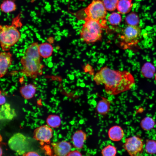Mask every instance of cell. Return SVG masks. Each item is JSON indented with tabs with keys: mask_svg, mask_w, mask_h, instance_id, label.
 Returning a JSON list of instances; mask_svg holds the SVG:
<instances>
[{
	"mask_svg": "<svg viewBox=\"0 0 156 156\" xmlns=\"http://www.w3.org/2000/svg\"><path fill=\"white\" fill-rule=\"evenodd\" d=\"M143 147V141L138 137L133 136L125 139L124 148L131 156H141Z\"/></svg>",
	"mask_w": 156,
	"mask_h": 156,
	"instance_id": "cell-7",
	"label": "cell"
},
{
	"mask_svg": "<svg viewBox=\"0 0 156 156\" xmlns=\"http://www.w3.org/2000/svg\"><path fill=\"white\" fill-rule=\"evenodd\" d=\"M155 72L153 65L150 63H145L142 66V73L144 77L147 78L152 77Z\"/></svg>",
	"mask_w": 156,
	"mask_h": 156,
	"instance_id": "cell-21",
	"label": "cell"
},
{
	"mask_svg": "<svg viewBox=\"0 0 156 156\" xmlns=\"http://www.w3.org/2000/svg\"><path fill=\"white\" fill-rule=\"evenodd\" d=\"M24 155L25 156H40L37 152L33 151H28Z\"/></svg>",
	"mask_w": 156,
	"mask_h": 156,
	"instance_id": "cell-30",
	"label": "cell"
},
{
	"mask_svg": "<svg viewBox=\"0 0 156 156\" xmlns=\"http://www.w3.org/2000/svg\"><path fill=\"white\" fill-rule=\"evenodd\" d=\"M141 32L140 27L138 25H128L124 29L120 36L122 41L121 43L128 45L133 44L140 38Z\"/></svg>",
	"mask_w": 156,
	"mask_h": 156,
	"instance_id": "cell-8",
	"label": "cell"
},
{
	"mask_svg": "<svg viewBox=\"0 0 156 156\" xmlns=\"http://www.w3.org/2000/svg\"><path fill=\"white\" fill-rule=\"evenodd\" d=\"M20 62L22 65L21 72L23 75L35 79L42 74L44 66L41 63L40 60L24 55L21 58Z\"/></svg>",
	"mask_w": 156,
	"mask_h": 156,
	"instance_id": "cell-4",
	"label": "cell"
},
{
	"mask_svg": "<svg viewBox=\"0 0 156 156\" xmlns=\"http://www.w3.org/2000/svg\"><path fill=\"white\" fill-rule=\"evenodd\" d=\"M108 20L111 25L115 26L120 24L122 21V18L120 15L119 13L113 12L108 16Z\"/></svg>",
	"mask_w": 156,
	"mask_h": 156,
	"instance_id": "cell-25",
	"label": "cell"
},
{
	"mask_svg": "<svg viewBox=\"0 0 156 156\" xmlns=\"http://www.w3.org/2000/svg\"><path fill=\"white\" fill-rule=\"evenodd\" d=\"M0 9L3 12L8 13L15 11L16 6L13 0H4L0 5Z\"/></svg>",
	"mask_w": 156,
	"mask_h": 156,
	"instance_id": "cell-20",
	"label": "cell"
},
{
	"mask_svg": "<svg viewBox=\"0 0 156 156\" xmlns=\"http://www.w3.org/2000/svg\"><path fill=\"white\" fill-rule=\"evenodd\" d=\"M52 145L54 153L57 156H66L71 149L70 143L65 141L53 143Z\"/></svg>",
	"mask_w": 156,
	"mask_h": 156,
	"instance_id": "cell-11",
	"label": "cell"
},
{
	"mask_svg": "<svg viewBox=\"0 0 156 156\" xmlns=\"http://www.w3.org/2000/svg\"><path fill=\"white\" fill-rule=\"evenodd\" d=\"M8 143L10 148L20 155H24L29 149L30 144L27 137L20 133L14 134Z\"/></svg>",
	"mask_w": 156,
	"mask_h": 156,
	"instance_id": "cell-6",
	"label": "cell"
},
{
	"mask_svg": "<svg viewBox=\"0 0 156 156\" xmlns=\"http://www.w3.org/2000/svg\"><path fill=\"white\" fill-rule=\"evenodd\" d=\"M12 61V55L10 52L4 51L0 53V78L7 73Z\"/></svg>",
	"mask_w": 156,
	"mask_h": 156,
	"instance_id": "cell-10",
	"label": "cell"
},
{
	"mask_svg": "<svg viewBox=\"0 0 156 156\" xmlns=\"http://www.w3.org/2000/svg\"><path fill=\"white\" fill-rule=\"evenodd\" d=\"M132 0H119L118 3L116 8L120 13L124 14L130 12L133 4Z\"/></svg>",
	"mask_w": 156,
	"mask_h": 156,
	"instance_id": "cell-18",
	"label": "cell"
},
{
	"mask_svg": "<svg viewBox=\"0 0 156 156\" xmlns=\"http://www.w3.org/2000/svg\"><path fill=\"white\" fill-rule=\"evenodd\" d=\"M116 148L110 145L104 148L101 152L102 156H116Z\"/></svg>",
	"mask_w": 156,
	"mask_h": 156,
	"instance_id": "cell-27",
	"label": "cell"
},
{
	"mask_svg": "<svg viewBox=\"0 0 156 156\" xmlns=\"http://www.w3.org/2000/svg\"><path fill=\"white\" fill-rule=\"evenodd\" d=\"M53 136V130L47 125H43L36 128L34 132V138L38 141L49 143Z\"/></svg>",
	"mask_w": 156,
	"mask_h": 156,
	"instance_id": "cell-9",
	"label": "cell"
},
{
	"mask_svg": "<svg viewBox=\"0 0 156 156\" xmlns=\"http://www.w3.org/2000/svg\"><path fill=\"white\" fill-rule=\"evenodd\" d=\"M109 139L113 141H118L123 137L124 135V131L120 126L115 125L111 127L108 132Z\"/></svg>",
	"mask_w": 156,
	"mask_h": 156,
	"instance_id": "cell-14",
	"label": "cell"
},
{
	"mask_svg": "<svg viewBox=\"0 0 156 156\" xmlns=\"http://www.w3.org/2000/svg\"><path fill=\"white\" fill-rule=\"evenodd\" d=\"M14 20V23L13 21L11 25H0V45L3 51L9 50L21 38L18 25L15 23V18Z\"/></svg>",
	"mask_w": 156,
	"mask_h": 156,
	"instance_id": "cell-3",
	"label": "cell"
},
{
	"mask_svg": "<svg viewBox=\"0 0 156 156\" xmlns=\"http://www.w3.org/2000/svg\"><path fill=\"white\" fill-rule=\"evenodd\" d=\"M36 87L34 84L25 85L20 88V92L22 96L25 99L32 98L36 91Z\"/></svg>",
	"mask_w": 156,
	"mask_h": 156,
	"instance_id": "cell-15",
	"label": "cell"
},
{
	"mask_svg": "<svg viewBox=\"0 0 156 156\" xmlns=\"http://www.w3.org/2000/svg\"><path fill=\"white\" fill-rule=\"evenodd\" d=\"M97 105L96 110L97 113L102 115L107 114L110 110L111 102L107 99L102 97Z\"/></svg>",
	"mask_w": 156,
	"mask_h": 156,
	"instance_id": "cell-16",
	"label": "cell"
},
{
	"mask_svg": "<svg viewBox=\"0 0 156 156\" xmlns=\"http://www.w3.org/2000/svg\"><path fill=\"white\" fill-rule=\"evenodd\" d=\"M38 49L40 56L45 58L49 57L52 55L53 48L50 44L45 42L39 45Z\"/></svg>",
	"mask_w": 156,
	"mask_h": 156,
	"instance_id": "cell-17",
	"label": "cell"
},
{
	"mask_svg": "<svg viewBox=\"0 0 156 156\" xmlns=\"http://www.w3.org/2000/svg\"><path fill=\"white\" fill-rule=\"evenodd\" d=\"M145 150L146 153L150 154H153L156 153V141L149 140L146 141Z\"/></svg>",
	"mask_w": 156,
	"mask_h": 156,
	"instance_id": "cell-26",
	"label": "cell"
},
{
	"mask_svg": "<svg viewBox=\"0 0 156 156\" xmlns=\"http://www.w3.org/2000/svg\"><path fill=\"white\" fill-rule=\"evenodd\" d=\"M125 21L128 25L136 26L139 23L140 19L136 14L132 12L126 16Z\"/></svg>",
	"mask_w": 156,
	"mask_h": 156,
	"instance_id": "cell-24",
	"label": "cell"
},
{
	"mask_svg": "<svg viewBox=\"0 0 156 156\" xmlns=\"http://www.w3.org/2000/svg\"><path fill=\"white\" fill-rule=\"evenodd\" d=\"M14 109L8 103H5L0 108V121L11 120L16 116Z\"/></svg>",
	"mask_w": 156,
	"mask_h": 156,
	"instance_id": "cell-12",
	"label": "cell"
},
{
	"mask_svg": "<svg viewBox=\"0 0 156 156\" xmlns=\"http://www.w3.org/2000/svg\"><path fill=\"white\" fill-rule=\"evenodd\" d=\"M80 33L81 40L87 44L94 43L102 38V29L105 24L100 21L85 18Z\"/></svg>",
	"mask_w": 156,
	"mask_h": 156,
	"instance_id": "cell-2",
	"label": "cell"
},
{
	"mask_svg": "<svg viewBox=\"0 0 156 156\" xmlns=\"http://www.w3.org/2000/svg\"><path fill=\"white\" fill-rule=\"evenodd\" d=\"M81 0V1H83V0Z\"/></svg>",
	"mask_w": 156,
	"mask_h": 156,
	"instance_id": "cell-34",
	"label": "cell"
},
{
	"mask_svg": "<svg viewBox=\"0 0 156 156\" xmlns=\"http://www.w3.org/2000/svg\"><path fill=\"white\" fill-rule=\"evenodd\" d=\"M2 150L1 147L0 146V156H2Z\"/></svg>",
	"mask_w": 156,
	"mask_h": 156,
	"instance_id": "cell-32",
	"label": "cell"
},
{
	"mask_svg": "<svg viewBox=\"0 0 156 156\" xmlns=\"http://www.w3.org/2000/svg\"><path fill=\"white\" fill-rule=\"evenodd\" d=\"M84 12L87 16L86 18L105 22L104 19L107 15V10L103 1L100 0H93L85 9Z\"/></svg>",
	"mask_w": 156,
	"mask_h": 156,
	"instance_id": "cell-5",
	"label": "cell"
},
{
	"mask_svg": "<svg viewBox=\"0 0 156 156\" xmlns=\"http://www.w3.org/2000/svg\"><path fill=\"white\" fill-rule=\"evenodd\" d=\"M37 42H34L31 44L27 49L25 55L35 59L40 60L41 56L39 53Z\"/></svg>",
	"mask_w": 156,
	"mask_h": 156,
	"instance_id": "cell-19",
	"label": "cell"
},
{
	"mask_svg": "<svg viewBox=\"0 0 156 156\" xmlns=\"http://www.w3.org/2000/svg\"><path fill=\"white\" fill-rule=\"evenodd\" d=\"M87 139L86 133L81 130L76 131L73 134L72 140L74 146L78 149L82 148Z\"/></svg>",
	"mask_w": 156,
	"mask_h": 156,
	"instance_id": "cell-13",
	"label": "cell"
},
{
	"mask_svg": "<svg viewBox=\"0 0 156 156\" xmlns=\"http://www.w3.org/2000/svg\"><path fill=\"white\" fill-rule=\"evenodd\" d=\"M6 101V99L5 97L2 95L0 90V105L5 104Z\"/></svg>",
	"mask_w": 156,
	"mask_h": 156,
	"instance_id": "cell-31",
	"label": "cell"
},
{
	"mask_svg": "<svg viewBox=\"0 0 156 156\" xmlns=\"http://www.w3.org/2000/svg\"><path fill=\"white\" fill-rule=\"evenodd\" d=\"M93 79L97 85H104L107 94L114 95L129 90L135 83L133 76L129 71L115 70L107 66L101 68Z\"/></svg>",
	"mask_w": 156,
	"mask_h": 156,
	"instance_id": "cell-1",
	"label": "cell"
},
{
	"mask_svg": "<svg viewBox=\"0 0 156 156\" xmlns=\"http://www.w3.org/2000/svg\"><path fill=\"white\" fill-rule=\"evenodd\" d=\"M66 156H82L81 153L78 151L75 150L70 151Z\"/></svg>",
	"mask_w": 156,
	"mask_h": 156,
	"instance_id": "cell-29",
	"label": "cell"
},
{
	"mask_svg": "<svg viewBox=\"0 0 156 156\" xmlns=\"http://www.w3.org/2000/svg\"><path fill=\"white\" fill-rule=\"evenodd\" d=\"M155 81H156V73L155 75Z\"/></svg>",
	"mask_w": 156,
	"mask_h": 156,
	"instance_id": "cell-33",
	"label": "cell"
},
{
	"mask_svg": "<svg viewBox=\"0 0 156 156\" xmlns=\"http://www.w3.org/2000/svg\"><path fill=\"white\" fill-rule=\"evenodd\" d=\"M46 122L50 127L53 128H56L60 126L61 119L60 116L58 115H50L47 117Z\"/></svg>",
	"mask_w": 156,
	"mask_h": 156,
	"instance_id": "cell-22",
	"label": "cell"
},
{
	"mask_svg": "<svg viewBox=\"0 0 156 156\" xmlns=\"http://www.w3.org/2000/svg\"><path fill=\"white\" fill-rule=\"evenodd\" d=\"M118 0H103V2L107 10L112 11L117 7Z\"/></svg>",
	"mask_w": 156,
	"mask_h": 156,
	"instance_id": "cell-28",
	"label": "cell"
},
{
	"mask_svg": "<svg viewBox=\"0 0 156 156\" xmlns=\"http://www.w3.org/2000/svg\"><path fill=\"white\" fill-rule=\"evenodd\" d=\"M155 124V121L153 118L150 117H146L141 120L140 125L143 130L148 131L152 129Z\"/></svg>",
	"mask_w": 156,
	"mask_h": 156,
	"instance_id": "cell-23",
	"label": "cell"
}]
</instances>
